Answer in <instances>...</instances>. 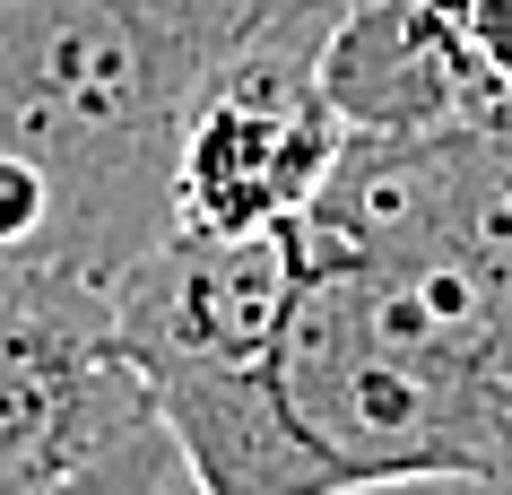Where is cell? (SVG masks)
Returning a JSON list of instances; mask_svg holds the SVG:
<instances>
[{"label":"cell","instance_id":"5","mask_svg":"<svg viewBox=\"0 0 512 495\" xmlns=\"http://www.w3.org/2000/svg\"><path fill=\"white\" fill-rule=\"evenodd\" d=\"M330 495H512V478H374V487H330Z\"/></svg>","mask_w":512,"mask_h":495},{"label":"cell","instance_id":"4","mask_svg":"<svg viewBox=\"0 0 512 495\" xmlns=\"http://www.w3.org/2000/svg\"><path fill=\"white\" fill-rule=\"evenodd\" d=\"M174 443H165V426L157 435H139V443H122L113 461H96L87 478H70V487H53V495H165L174 487Z\"/></svg>","mask_w":512,"mask_h":495},{"label":"cell","instance_id":"1","mask_svg":"<svg viewBox=\"0 0 512 495\" xmlns=\"http://www.w3.org/2000/svg\"><path fill=\"white\" fill-rule=\"evenodd\" d=\"M278 0H0V165L44 183L96 287L174 226L183 105Z\"/></svg>","mask_w":512,"mask_h":495},{"label":"cell","instance_id":"3","mask_svg":"<svg viewBox=\"0 0 512 495\" xmlns=\"http://www.w3.org/2000/svg\"><path fill=\"white\" fill-rule=\"evenodd\" d=\"M157 435V400L113 330V287L0 261V495H53Z\"/></svg>","mask_w":512,"mask_h":495},{"label":"cell","instance_id":"2","mask_svg":"<svg viewBox=\"0 0 512 495\" xmlns=\"http://www.w3.org/2000/svg\"><path fill=\"white\" fill-rule=\"evenodd\" d=\"M348 0H278L183 105L174 139V226H296L322 174L348 148V122L322 87V44Z\"/></svg>","mask_w":512,"mask_h":495}]
</instances>
